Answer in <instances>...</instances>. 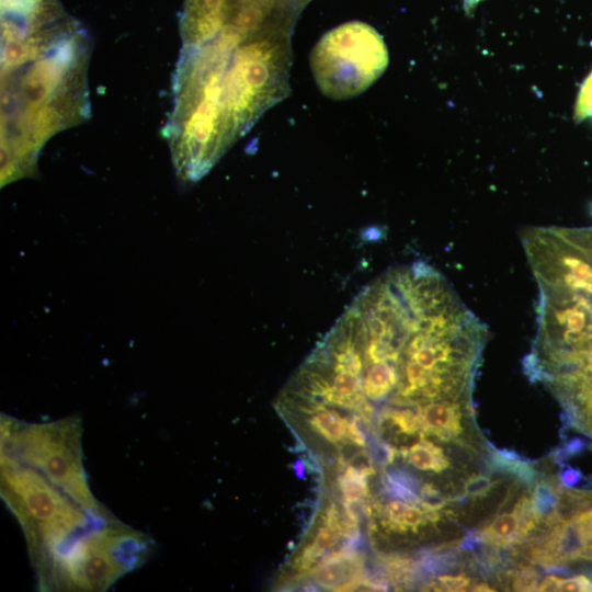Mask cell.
<instances>
[{
    "label": "cell",
    "mask_w": 592,
    "mask_h": 592,
    "mask_svg": "<svg viewBox=\"0 0 592 592\" xmlns=\"http://www.w3.org/2000/svg\"><path fill=\"white\" fill-rule=\"evenodd\" d=\"M88 49L71 18L2 42V184L29 174L46 140L84 118Z\"/></svg>",
    "instance_id": "1"
},
{
    "label": "cell",
    "mask_w": 592,
    "mask_h": 592,
    "mask_svg": "<svg viewBox=\"0 0 592 592\" xmlns=\"http://www.w3.org/2000/svg\"><path fill=\"white\" fill-rule=\"evenodd\" d=\"M293 25L243 34L225 25L214 37L182 47L174 89L235 143L289 92Z\"/></svg>",
    "instance_id": "2"
},
{
    "label": "cell",
    "mask_w": 592,
    "mask_h": 592,
    "mask_svg": "<svg viewBox=\"0 0 592 592\" xmlns=\"http://www.w3.org/2000/svg\"><path fill=\"white\" fill-rule=\"evenodd\" d=\"M1 494L25 534L35 568L109 515L88 512L43 474L1 454Z\"/></svg>",
    "instance_id": "3"
},
{
    "label": "cell",
    "mask_w": 592,
    "mask_h": 592,
    "mask_svg": "<svg viewBox=\"0 0 592 592\" xmlns=\"http://www.w3.org/2000/svg\"><path fill=\"white\" fill-rule=\"evenodd\" d=\"M152 540L109 517L76 536L37 570L43 590L105 591L140 567Z\"/></svg>",
    "instance_id": "4"
},
{
    "label": "cell",
    "mask_w": 592,
    "mask_h": 592,
    "mask_svg": "<svg viewBox=\"0 0 592 592\" xmlns=\"http://www.w3.org/2000/svg\"><path fill=\"white\" fill-rule=\"evenodd\" d=\"M1 454L38 470L88 512L109 515L88 485L80 419L25 423L2 414Z\"/></svg>",
    "instance_id": "5"
},
{
    "label": "cell",
    "mask_w": 592,
    "mask_h": 592,
    "mask_svg": "<svg viewBox=\"0 0 592 592\" xmlns=\"http://www.w3.org/2000/svg\"><path fill=\"white\" fill-rule=\"evenodd\" d=\"M386 52L377 32L360 21L328 31L314 46L310 67L319 90L332 100L351 99L382 72Z\"/></svg>",
    "instance_id": "6"
},
{
    "label": "cell",
    "mask_w": 592,
    "mask_h": 592,
    "mask_svg": "<svg viewBox=\"0 0 592 592\" xmlns=\"http://www.w3.org/2000/svg\"><path fill=\"white\" fill-rule=\"evenodd\" d=\"M238 0H185L180 19L182 46L214 37L228 21Z\"/></svg>",
    "instance_id": "7"
},
{
    "label": "cell",
    "mask_w": 592,
    "mask_h": 592,
    "mask_svg": "<svg viewBox=\"0 0 592 592\" xmlns=\"http://www.w3.org/2000/svg\"><path fill=\"white\" fill-rule=\"evenodd\" d=\"M422 429L441 440H449L460 433V409L448 401H430L420 409Z\"/></svg>",
    "instance_id": "8"
},
{
    "label": "cell",
    "mask_w": 592,
    "mask_h": 592,
    "mask_svg": "<svg viewBox=\"0 0 592 592\" xmlns=\"http://www.w3.org/2000/svg\"><path fill=\"white\" fill-rule=\"evenodd\" d=\"M421 441L412 445L409 449L401 452L407 460L420 470H431L441 473L448 466V460L443 451L432 442L425 440L423 435Z\"/></svg>",
    "instance_id": "9"
},
{
    "label": "cell",
    "mask_w": 592,
    "mask_h": 592,
    "mask_svg": "<svg viewBox=\"0 0 592 592\" xmlns=\"http://www.w3.org/2000/svg\"><path fill=\"white\" fill-rule=\"evenodd\" d=\"M373 471L371 466L357 467L348 465L345 467L339 476V490L344 503L351 505L365 499L368 491L366 477Z\"/></svg>",
    "instance_id": "10"
},
{
    "label": "cell",
    "mask_w": 592,
    "mask_h": 592,
    "mask_svg": "<svg viewBox=\"0 0 592 592\" xmlns=\"http://www.w3.org/2000/svg\"><path fill=\"white\" fill-rule=\"evenodd\" d=\"M523 526L519 512L497 516L485 532V537L496 544L510 543L522 536Z\"/></svg>",
    "instance_id": "11"
},
{
    "label": "cell",
    "mask_w": 592,
    "mask_h": 592,
    "mask_svg": "<svg viewBox=\"0 0 592 592\" xmlns=\"http://www.w3.org/2000/svg\"><path fill=\"white\" fill-rule=\"evenodd\" d=\"M539 591L584 592L592 591V581L585 576H576L568 579L548 577L543 580Z\"/></svg>",
    "instance_id": "12"
},
{
    "label": "cell",
    "mask_w": 592,
    "mask_h": 592,
    "mask_svg": "<svg viewBox=\"0 0 592 592\" xmlns=\"http://www.w3.org/2000/svg\"><path fill=\"white\" fill-rule=\"evenodd\" d=\"M385 419L390 421L406 434H414L422 428L420 411H412L410 408L392 409L387 408L384 411Z\"/></svg>",
    "instance_id": "13"
},
{
    "label": "cell",
    "mask_w": 592,
    "mask_h": 592,
    "mask_svg": "<svg viewBox=\"0 0 592 592\" xmlns=\"http://www.w3.org/2000/svg\"><path fill=\"white\" fill-rule=\"evenodd\" d=\"M41 0H1V15L23 16L29 14Z\"/></svg>",
    "instance_id": "14"
},
{
    "label": "cell",
    "mask_w": 592,
    "mask_h": 592,
    "mask_svg": "<svg viewBox=\"0 0 592 592\" xmlns=\"http://www.w3.org/2000/svg\"><path fill=\"white\" fill-rule=\"evenodd\" d=\"M491 488V481L485 476H474L465 483V493L467 496L477 497L485 494Z\"/></svg>",
    "instance_id": "15"
},
{
    "label": "cell",
    "mask_w": 592,
    "mask_h": 592,
    "mask_svg": "<svg viewBox=\"0 0 592 592\" xmlns=\"http://www.w3.org/2000/svg\"><path fill=\"white\" fill-rule=\"evenodd\" d=\"M439 581L441 585L445 588L446 590L459 591V590H464V588H466L469 584L470 580L463 576H458V577L446 576V577H440Z\"/></svg>",
    "instance_id": "16"
},
{
    "label": "cell",
    "mask_w": 592,
    "mask_h": 592,
    "mask_svg": "<svg viewBox=\"0 0 592 592\" xmlns=\"http://www.w3.org/2000/svg\"><path fill=\"white\" fill-rule=\"evenodd\" d=\"M580 478V475L577 470H573L569 468L568 470L563 471L561 475V481L565 486H572L574 485Z\"/></svg>",
    "instance_id": "17"
},
{
    "label": "cell",
    "mask_w": 592,
    "mask_h": 592,
    "mask_svg": "<svg viewBox=\"0 0 592 592\" xmlns=\"http://www.w3.org/2000/svg\"><path fill=\"white\" fill-rule=\"evenodd\" d=\"M577 231L583 240L592 246V227L577 228Z\"/></svg>",
    "instance_id": "18"
},
{
    "label": "cell",
    "mask_w": 592,
    "mask_h": 592,
    "mask_svg": "<svg viewBox=\"0 0 592 592\" xmlns=\"http://www.w3.org/2000/svg\"><path fill=\"white\" fill-rule=\"evenodd\" d=\"M474 591H491V589H489V587L486 584H480L475 587Z\"/></svg>",
    "instance_id": "19"
},
{
    "label": "cell",
    "mask_w": 592,
    "mask_h": 592,
    "mask_svg": "<svg viewBox=\"0 0 592 592\" xmlns=\"http://www.w3.org/2000/svg\"><path fill=\"white\" fill-rule=\"evenodd\" d=\"M556 289H557V288H556ZM562 291H563V289H562ZM568 292H569V291H568ZM573 293H576V292H573ZM577 294H580V295L587 297V298L590 300V303L592 304V294H581V293H577Z\"/></svg>",
    "instance_id": "20"
}]
</instances>
